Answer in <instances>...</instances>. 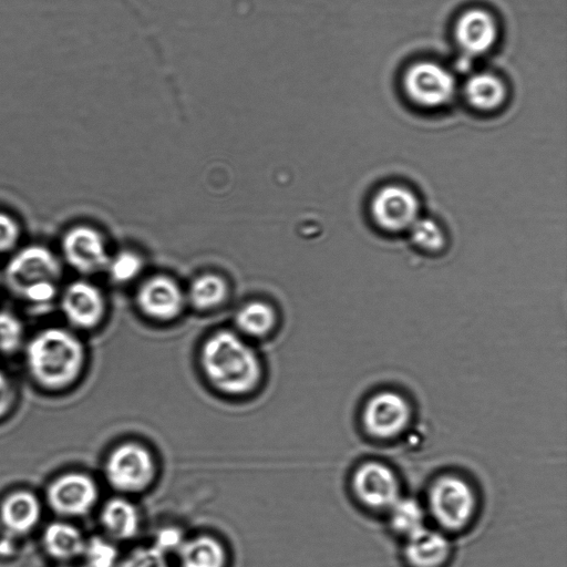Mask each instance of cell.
<instances>
[{
	"label": "cell",
	"instance_id": "1",
	"mask_svg": "<svg viewBox=\"0 0 567 567\" xmlns=\"http://www.w3.org/2000/svg\"><path fill=\"white\" fill-rule=\"evenodd\" d=\"M31 383L43 393L63 394L75 388L87 367L80 333L66 326H48L27 337L21 350Z\"/></svg>",
	"mask_w": 567,
	"mask_h": 567
},
{
	"label": "cell",
	"instance_id": "2",
	"mask_svg": "<svg viewBox=\"0 0 567 567\" xmlns=\"http://www.w3.org/2000/svg\"><path fill=\"white\" fill-rule=\"evenodd\" d=\"M63 267L58 252L47 245H21L0 271L1 286L28 310L43 313L56 306Z\"/></svg>",
	"mask_w": 567,
	"mask_h": 567
},
{
	"label": "cell",
	"instance_id": "3",
	"mask_svg": "<svg viewBox=\"0 0 567 567\" xmlns=\"http://www.w3.org/2000/svg\"><path fill=\"white\" fill-rule=\"evenodd\" d=\"M205 381L221 395L246 396L264 378L259 355L241 337L221 330L205 340L199 353Z\"/></svg>",
	"mask_w": 567,
	"mask_h": 567
},
{
	"label": "cell",
	"instance_id": "4",
	"mask_svg": "<svg viewBox=\"0 0 567 567\" xmlns=\"http://www.w3.org/2000/svg\"><path fill=\"white\" fill-rule=\"evenodd\" d=\"M477 506L475 488L457 474H442L429 486L425 509L444 533L465 529L473 522Z\"/></svg>",
	"mask_w": 567,
	"mask_h": 567
},
{
	"label": "cell",
	"instance_id": "5",
	"mask_svg": "<svg viewBox=\"0 0 567 567\" xmlns=\"http://www.w3.org/2000/svg\"><path fill=\"white\" fill-rule=\"evenodd\" d=\"M102 467L107 485L124 496L145 492L157 475L155 454L138 441L114 445L105 455Z\"/></svg>",
	"mask_w": 567,
	"mask_h": 567
},
{
	"label": "cell",
	"instance_id": "6",
	"mask_svg": "<svg viewBox=\"0 0 567 567\" xmlns=\"http://www.w3.org/2000/svg\"><path fill=\"white\" fill-rule=\"evenodd\" d=\"M100 496V485L92 474L66 470L48 481L42 499L55 518L74 520L90 515L97 507Z\"/></svg>",
	"mask_w": 567,
	"mask_h": 567
},
{
	"label": "cell",
	"instance_id": "7",
	"mask_svg": "<svg viewBox=\"0 0 567 567\" xmlns=\"http://www.w3.org/2000/svg\"><path fill=\"white\" fill-rule=\"evenodd\" d=\"M56 252L63 266L83 278L104 270L110 260L103 235L85 223L70 225L62 231Z\"/></svg>",
	"mask_w": 567,
	"mask_h": 567
},
{
	"label": "cell",
	"instance_id": "8",
	"mask_svg": "<svg viewBox=\"0 0 567 567\" xmlns=\"http://www.w3.org/2000/svg\"><path fill=\"white\" fill-rule=\"evenodd\" d=\"M413 409L410 401L395 390L372 394L362 408L364 432L374 440L390 441L403 435L410 427Z\"/></svg>",
	"mask_w": 567,
	"mask_h": 567
},
{
	"label": "cell",
	"instance_id": "9",
	"mask_svg": "<svg viewBox=\"0 0 567 567\" xmlns=\"http://www.w3.org/2000/svg\"><path fill=\"white\" fill-rule=\"evenodd\" d=\"M369 212L380 230L388 234L408 233L421 216V202L405 184L388 183L373 193Z\"/></svg>",
	"mask_w": 567,
	"mask_h": 567
},
{
	"label": "cell",
	"instance_id": "10",
	"mask_svg": "<svg viewBox=\"0 0 567 567\" xmlns=\"http://www.w3.org/2000/svg\"><path fill=\"white\" fill-rule=\"evenodd\" d=\"M56 307L65 326L78 333L96 329L106 312L103 292L95 284L83 277L62 286Z\"/></svg>",
	"mask_w": 567,
	"mask_h": 567
},
{
	"label": "cell",
	"instance_id": "11",
	"mask_svg": "<svg viewBox=\"0 0 567 567\" xmlns=\"http://www.w3.org/2000/svg\"><path fill=\"white\" fill-rule=\"evenodd\" d=\"M351 489L364 508L375 512H388L402 497L396 473L377 460L365 461L355 467Z\"/></svg>",
	"mask_w": 567,
	"mask_h": 567
},
{
	"label": "cell",
	"instance_id": "12",
	"mask_svg": "<svg viewBox=\"0 0 567 567\" xmlns=\"http://www.w3.org/2000/svg\"><path fill=\"white\" fill-rule=\"evenodd\" d=\"M44 508L42 496L33 489H9L0 497V530L21 540L40 527Z\"/></svg>",
	"mask_w": 567,
	"mask_h": 567
},
{
	"label": "cell",
	"instance_id": "13",
	"mask_svg": "<svg viewBox=\"0 0 567 567\" xmlns=\"http://www.w3.org/2000/svg\"><path fill=\"white\" fill-rule=\"evenodd\" d=\"M404 87L412 101L437 107L451 101L455 92L454 76L434 62H419L404 76Z\"/></svg>",
	"mask_w": 567,
	"mask_h": 567
},
{
	"label": "cell",
	"instance_id": "14",
	"mask_svg": "<svg viewBox=\"0 0 567 567\" xmlns=\"http://www.w3.org/2000/svg\"><path fill=\"white\" fill-rule=\"evenodd\" d=\"M86 536L73 520L54 518L47 523L40 535L43 554L55 565H71L79 561Z\"/></svg>",
	"mask_w": 567,
	"mask_h": 567
},
{
	"label": "cell",
	"instance_id": "15",
	"mask_svg": "<svg viewBox=\"0 0 567 567\" xmlns=\"http://www.w3.org/2000/svg\"><path fill=\"white\" fill-rule=\"evenodd\" d=\"M452 555L449 537L427 526L405 538L403 558L408 567H445Z\"/></svg>",
	"mask_w": 567,
	"mask_h": 567
},
{
	"label": "cell",
	"instance_id": "16",
	"mask_svg": "<svg viewBox=\"0 0 567 567\" xmlns=\"http://www.w3.org/2000/svg\"><path fill=\"white\" fill-rule=\"evenodd\" d=\"M97 518L102 534L115 543L135 538L142 526L137 505L128 496L120 494L107 498L100 506Z\"/></svg>",
	"mask_w": 567,
	"mask_h": 567
},
{
	"label": "cell",
	"instance_id": "17",
	"mask_svg": "<svg viewBox=\"0 0 567 567\" xmlns=\"http://www.w3.org/2000/svg\"><path fill=\"white\" fill-rule=\"evenodd\" d=\"M137 303L146 316L166 321L179 313L183 307V293L173 279L166 276H154L140 288Z\"/></svg>",
	"mask_w": 567,
	"mask_h": 567
},
{
	"label": "cell",
	"instance_id": "18",
	"mask_svg": "<svg viewBox=\"0 0 567 567\" xmlns=\"http://www.w3.org/2000/svg\"><path fill=\"white\" fill-rule=\"evenodd\" d=\"M497 35L493 17L481 9L466 11L458 19L455 37L460 48L467 55H480L488 51Z\"/></svg>",
	"mask_w": 567,
	"mask_h": 567
},
{
	"label": "cell",
	"instance_id": "19",
	"mask_svg": "<svg viewBox=\"0 0 567 567\" xmlns=\"http://www.w3.org/2000/svg\"><path fill=\"white\" fill-rule=\"evenodd\" d=\"M178 567H227L228 551L216 536L198 534L185 537L176 550Z\"/></svg>",
	"mask_w": 567,
	"mask_h": 567
},
{
	"label": "cell",
	"instance_id": "20",
	"mask_svg": "<svg viewBox=\"0 0 567 567\" xmlns=\"http://www.w3.org/2000/svg\"><path fill=\"white\" fill-rule=\"evenodd\" d=\"M505 93L503 82L489 73L474 74L465 84V96L468 103L481 111H492L501 106Z\"/></svg>",
	"mask_w": 567,
	"mask_h": 567
},
{
	"label": "cell",
	"instance_id": "21",
	"mask_svg": "<svg viewBox=\"0 0 567 567\" xmlns=\"http://www.w3.org/2000/svg\"><path fill=\"white\" fill-rule=\"evenodd\" d=\"M388 513L391 527L405 538L426 526V509L414 498L400 497Z\"/></svg>",
	"mask_w": 567,
	"mask_h": 567
},
{
	"label": "cell",
	"instance_id": "22",
	"mask_svg": "<svg viewBox=\"0 0 567 567\" xmlns=\"http://www.w3.org/2000/svg\"><path fill=\"white\" fill-rule=\"evenodd\" d=\"M275 312L264 302H250L244 306L236 317L238 329L254 338L268 334L275 326Z\"/></svg>",
	"mask_w": 567,
	"mask_h": 567
},
{
	"label": "cell",
	"instance_id": "23",
	"mask_svg": "<svg viewBox=\"0 0 567 567\" xmlns=\"http://www.w3.org/2000/svg\"><path fill=\"white\" fill-rule=\"evenodd\" d=\"M121 556L116 543L104 536H86V542L79 559L80 567H116Z\"/></svg>",
	"mask_w": 567,
	"mask_h": 567
},
{
	"label": "cell",
	"instance_id": "24",
	"mask_svg": "<svg viewBox=\"0 0 567 567\" xmlns=\"http://www.w3.org/2000/svg\"><path fill=\"white\" fill-rule=\"evenodd\" d=\"M408 233L413 245L427 254L442 251L447 243L442 225L431 217L421 215Z\"/></svg>",
	"mask_w": 567,
	"mask_h": 567
},
{
	"label": "cell",
	"instance_id": "25",
	"mask_svg": "<svg viewBox=\"0 0 567 567\" xmlns=\"http://www.w3.org/2000/svg\"><path fill=\"white\" fill-rule=\"evenodd\" d=\"M227 295L225 281L216 275L196 278L189 288V299L198 309H210L219 305Z\"/></svg>",
	"mask_w": 567,
	"mask_h": 567
},
{
	"label": "cell",
	"instance_id": "26",
	"mask_svg": "<svg viewBox=\"0 0 567 567\" xmlns=\"http://www.w3.org/2000/svg\"><path fill=\"white\" fill-rule=\"evenodd\" d=\"M25 337V327L13 311L0 310V354L10 357L21 352Z\"/></svg>",
	"mask_w": 567,
	"mask_h": 567
},
{
	"label": "cell",
	"instance_id": "27",
	"mask_svg": "<svg viewBox=\"0 0 567 567\" xmlns=\"http://www.w3.org/2000/svg\"><path fill=\"white\" fill-rule=\"evenodd\" d=\"M116 567H172L168 554L154 544L138 546L120 558Z\"/></svg>",
	"mask_w": 567,
	"mask_h": 567
},
{
	"label": "cell",
	"instance_id": "28",
	"mask_svg": "<svg viewBox=\"0 0 567 567\" xmlns=\"http://www.w3.org/2000/svg\"><path fill=\"white\" fill-rule=\"evenodd\" d=\"M22 237L21 221L12 213L0 209V257L14 252L21 246Z\"/></svg>",
	"mask_w": 567,
	"mask_h": 567
},
{
	"label": "cell",
	"instance_id": "29",
	"mask_svg": "<svg viewBox=\"0 0 567 567\" xmlns=\"http://www.w3.org/2000/svg\"><path fill=\"white\" fill-rule=\"evenodd\" d=\"M116 282H126L135 278L142 269L141 258L131 251H122L111 258L105 268Z\"/></svg>",
	"mask_w": 567,
	"mask_h": 567
},
{
	"label": "cell",
	"instance_id": "30",
	"mask_svg": "<svg viewBox=\"0 0 567 567\" xmlns=\"http://www.w3.org/2000/svg\"><path fill=\"white\" fill-rule=\"evenodd\" d=\"M18 401V383L14 377L0 365V422L13 413Z\"/></svg>",
	"mask_w": 567,
	"mask_h": 567
},
{
	"label": "cell",
	"instance_id": "31",
	"mask_svg": "<svg viewBox=\"0 0 567 567\" xmlns=\"http://www.w3.org/2000/svg\"><path fill=\"white\" fill-rule=\"evenodd\" d=\"M184 539L185 536L179 529L168 527L157 534L153 544L169 555L171 553H176Z\"/></svg>",
	"mask_w": 567,
	"mask_h": 567
},
{
	"label": "cell",
	"instance_id": "32",
	"mask_svg": "<svg viewBox=\"0 0 567 567\" xmlns=\"http://www.w3.org/2000/svg\"><path fill=\"white\" fill-rule=\"evenodd\" d=\"M20 540L0 530V559L13 558L19 551Z\"/></svg>",
	"mask_w": 567,
	"mask_h": 567
},
{
	"label": "cell",
	"instance_id": "33",
	"mask_svg": "<svg viewBox=\"0 0 567 567\" xmlns=\"http://www.w3.org/2000/svg\"><path fill=\"white\" fill-rule=\"evenodd\" d=\"M54 567H73L71 565H55Z\"/></svg>",
	"mask_w": 567,
	"mask_h": 567
},
{
	"label": "cell",
	"instance_id": "34",
	"mask_svg": "<svg viewBox=\"0 0 567 567\" xmlns=\"http://www.w3.org/2000/svg\"><path fill=\"white\" fill-rule=\"evenodd\" d=\"M0 287H1V279H0Z\"/></svg>",
	"mask_w": 567,
	"mask_h": 567
}]
</instances>
